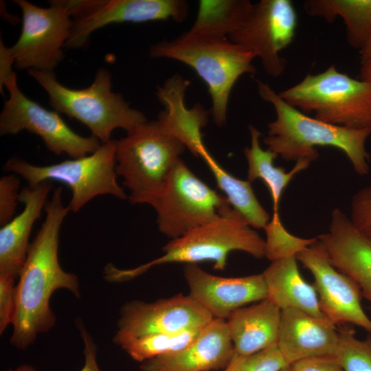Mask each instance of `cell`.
Here are the masks:
<instances>
[{"instance_id": "obj_9", "label": "cell", "mask_w": 371, "mask_h": 371, "mask_svg": "<svg viewBox=\"0 0 371 371\" xmlns=\"http://www.w3.org/2000/svg\"><path fill=\"white\" fill-rule=\"evenodd\" d=\"M153 207L159 231L171 240L215 221L232 207L224 195L197 177L181 159Z\"/></svg>"}, {"instance_id": "obj_21", "label": "cell", "mask_w": 371, "mask_h": 371, "mask_svg": "<svg viewBox=\"0 0 371 371\" xmlns=\"http://www.w3.org/2000/svg\"><path fill=\"white\" fill-rule=\"evenodd\" d=\"M189 85V80L175 75L157 87V96L165 106L157 120L169 135L180 141L194 156L200 157L207 150L201 129L208 122L209 112L199 103L192 108L186 106L185 95Z\"/></svg>"}, {"instance_id": "obj_27", "label": "cell", "mask_w": 371, "mask_h": 371, "mask_svg": "<svg viewBox=\"0 0 371 371\" xmlns=\"http://www.w3.org/2000/svg\"><path fill=\"white\" fill-rule=\"evenodd\" d=\"M248 0H201L190 32L229 38L244 23L253 8Z\"/></svg>"}, {"instance_id": "obj_31", "label": "cell", "mask_w": 371, "mask_h": 371, "mask_svg": "<svg viewBox=\"0 0 371 371\" xmlns=\"http://www.w3.org/2000/svg\"><path fill=\"white\" fill-rule=\"evenodd\" d=\"M230 363L232 371H281L289 366L277 344L245 357L234 354Z\"/></svg>"}, {"instance_id": "obj_17", "label": "cell", "mask_w": 371, "mask_h": 371, "mask_svg": "<svg viewBox=\"0 0 371 371\" xmlns=\"http://www.w3.org/2000/svg\"><path fill=\"white\" fill-rule=\"evenodd\" d=\"M331 265L359 286L371 310V238L335 208L328 232L317 237Z\"/></svg>"}, {"instance_id": "obj_3", "label": "cell", "mask_w": 371, "mask_h": 371, "mask_svg": "<svg viewBox=\"0 0 371 371\" xmlns=\"http://www.w3.org/2000/svg\"><path fill=\"white\" fill-rule=\"evenodd\" d=\"M265 241L247 220L232 207L220 217L196 227L164 246V254L147 263L131 269H120L107 264L104 278L110 282L131 280L155 266L166 263H214L216 270H224L229 254L241 251L256 258L265 256Z\"/></svg>"}, {"instance_id": "obj_6", "label": "cell", "mask_w": 371, "mask_h": 371, "mask_svg": "<svg viewBox=\"0 0 371 371\" xmlns=\"http://www.w3.org/2000/svg\"><path fill=\"white\" fill-rule=\"evenodd\" d=\"M185 146L158 120L146 122L116 140V167L132 204L153 206Z\"/></svg>"}, {"instance_id": "obj_40", "label": "cell", "mask_w": 371, "mask_h": 371, "mask_svg": "<svg viewBox=\"0 0 371 371\" xmlns=\"http://www.w3.org/2000/svg\"><path fill=\"white\" fill-rule=\"evenodd\" d=\"M7 371H38V370L31 365L23 364L16 367L14 369H10V370H8Z\"/></svg>"}, {"instance_id": "obj_33", "label": "cell", "mask_w": 371, "mask_h": 371, "mask_svg": "<svg viewBox=\"0 0 371 371\" xmlns=\"http://www.w3.org/2000/svg\"><path fill=\"white\" fill-rule=\"evenodd\" d=\"M350 218L360 232L371 238V186L360 189L352 196Z\"/></svg>"}, {"instance_id": "obj_28", "label": "cell", "mask_w": 371, "mask_h": 371, "mask_svg": "<svg viewBox=\"0 0 371 371\" xmlns=\"http://www.w3.org/2000/svg\"><path fill=\"white\" fill-rule=\"evenodd\" d=\"M203 327L179 333L144 335L125 342L120 346L132 359L142 363L184 348L196 338Z\"/></svg>"}, {"instance_id": "obj_25", "label": "cell", "mask_w": 371, "mask_h": 371, "mask_svg": "<svg viewBox=\"0 0 371 371\" xmlns=\"http://www.w3.org/2000/svg\"><path fill=\"white\" fill-rule=\"evenodd\" d=\"M306 13L332 23L344 20L349 45L361 50L371 38V0H308L304 3Z\"/></svg>"}, {"instance_id": "obj_41", "label": "cell", "mask_w": 371, "mask_h": 371, "mask_svg": "<svg viewBox=\"0 0 371 371\" xmlns=\"http://www.w3.org/2000/svg\"><path fill=\"white\" fill-rule=\"evenodd\" d=\"M223 371H232V365L229 363V366Z\"/></svg>"}, {"instance_id": "obj_11", "label": "cell", "mask_w": 371, "mask_h": 371, "mask_svg": "<svg viewBox=\"0 0 371 371\" xmlns=\"http://www.w3.org/2000/svg\"><path fill=\"white\" fill-rule=\"evenodd\" d=\"M4 86L10 96L0 114L1 135L27 131L38 135L52 153H65L72 159L91 154L101 146L95 137H84L74 131L57 111H49L24 95L14 71Z\"/></svg>"}, {"instance_id": "obj_19", "label": "cell", "mask_w": 371, "mask_h": 371, "mask_svg": "<svg viewBox=\"0 0 371 371\" xmlns=\"http://www.w3.org/2000/svg\"><path fill=\"white\" fill-rule=\"evenodd\" d=\"M339 344V330L327 318L293 308L282 310L277 345L289 365L309 357H335Z\"/></svg>"}, {"instance_id": "obj_32", "label": "cell", "mask_w": 371, "mask_h": 371, "mask_svg": "<svg viewBox=\"0 0 371 371\" xmlns=\"http://www.w3.org/2000/svg\"><path fill=\"white\" fill-rule=\"evenodd\" d=\"M20 179L15 174L0 179V225H5L15 216L19 202Z\"/></svg>"}, {"instance_id": "obj_29", "label": "cell", "mask_w": 371, "mask_h": 371, "mask_svg": "<svg viewBox=\"0 0 371 371\" xmlns=\"http://www.w3.org/2000/svg\"><path fill=\"white\" fill-rule=\"evenodd\" d=\"M264 229L266 233L265 256L271 262L295 256L317 240V238L304 239L293 236L282 225L280 215H273Z\"/></svg>"}, {"instance_id": "obj_16", "label": "cell", "mask_w": 371, "mask_h": 371, "mask_svg": "<svg viewBox=\"0 0 371 371\" xmlns=\"http://www.w3.org/2000/svg\"><path fill=\"white\" fill-rule=\"evenodd\" d=\"M183 275L189 295L214 318L226 320L236 310L267 298L262 273L238 278L212 275L197 264H186Z\"/></svg>"}, {"instance_id": "obj_14", "label": "cell", "mask_w": 371, "mask_h": 371, "mask_svg": "<svg viewBox=\"0 0 371 371\" xmlns=\"http://www.w3.org/2000/svg\"><path fill=\"white\" fill-rule=\"evenodd\" d=\"M213 319L190 295L179 293L153 302L133 300L120 309L113 341L121 346L144 335L192 330Z\"/></svg>"}, {"instance_id": "obj_15", "label": "cell", "mask_w": 371, "mask_h": 371, "mask_svg": "<svg viewBox=\"0 0 371 371\" xmlns=\"http://www.w3.org/2000/svg\"><path fill=\"white\" fill-rule=\"evenodd\" d=\"M295 258L314 277L313 286L324 316L335 326L354 324L371 334V319L361 304L360 288L331 265L317 239Z\"/></svg>"}, {"instance_id": "obj_37", "label": "cell", "mask_w": 371, "mask_h": 371, "mask_svg": "<svg viewBox=\"0 0 371 371\" xmlns=\"http://www.w3.org/2000/svg\"><path fill=\"white\" fill-rule=\"evenodd\" d=\"M1 75L0 84L1 91H2L3 85L9 80L13 71L11 70V65L14 63V58L10 53V48L5 47L2 41H1Z\"/></svg>"}, {"instance_id": "obj_7", "label": "cell", "mask_w": 371, "mask_h": 371, "mask_svg": "<svg viewBox=\"0 0 371 371\" xmlns=\"http://www.w3.org/2000/svg\"><path fill=\"white\" fill-rule=\"evenodd\" d=\"M300 111L313 112L324 122L371 131V82L339 72L333 64L324 71L307 74L278 93Z\"/></svg>"}, {"instance_id": "obj_18", "label": "cell", "mask_w": 371, "mask_h": 371, "mask_svg": "<svg viewBox=\"0 0 371 371\" xmlns=\"http://www.w3.org/2000/svg\"><path fill=\"white\" fill-rule=\"evenodd\" d=\"M234 354L226 321L214 318L184 348L142 363V371L225 370Z\"/></svg>"}, {"instance_id": "obj_20", "label": "cell", "mask_w": 371, "mask_h": 371, "mask_svg": "<svg viewBox=\"0 0 371 371\" xmlns=\"http://www.w3.org/2000/svg\"><path fill=\"white\" fill-rule=\"evenodd\" d=\"M52 188V181H45L20 192L22 212L0 229V275L19 278L30 247L33 225L41 216Z\"/></svg>"}, {"instance_id": "obj_36", "label": "cell", "mask_w": 371, "mask_h": 371, "mask_svg": "<svg viewBox=\"0 0 371 371\" xmlns=\"http://www.w3.org/2000/svg\"><path fill=\"white\" fill-rule=\"evenodd\" d=\"M84 344L85 363L80 371H100L97 362V346L80 319L76 321Z\"/></svg>"}, {"instance_id": "obj_8", "label": "cell", "mask_w": 371, "mask_h": 371, "mask_svg": "<svg viewBox=\"0 0 371 371\" xmlns=\"http://www.w3.org/2000/svg\"><path fill=\"white\" fill-rule=\"evenodd\" d=\"M115 153L116 140L111 139L91 154L51 165L37 166L19 157H12L6 161L3 170L21 176L30 188L45 181L64 183L71 191L68 207L70 211L77 212L98 196L127 198L117 181Z\"/></svg>"}, {"instance_id": "obj_38", "label": "cell", "mask_w": 371, "mask_h": 371, "mask_svg": "<svg viewBox=\"0 0 371 371\" xmlns=\"http://www.w3.org/2000/svg\"><path fill=\"white\" fill-rule=\"evenodd\" d=\"M359 54L361 65L371 62V38L366 46L359 51Z\"/></svg>"}, {"instance_id": "obj_10", "label": "cell", "mask_w": 371, "mask_h": 371, "mask_svg": "<svg viewBox=\"0 0 371 371\" xmlns=\"http://www.w3.org/2000/svg\"><path fill=\"white\" fill-rule=\"evenodd\" d=\"M49 2V7L42 8L26 0L14 1L22 10V28L10 51L19 69L54 72L64 58L72 17L63 0Z\"/></svg>"}, {"instance_id": "obj_24", "label": "cell", "mask_w": 371, "mask_h": 371, "mask_svg": "<svg viewBox=\"0 0 371 371\" xmlns=\"http://www.w3.org/2000/svg\"><path fill=\"white\" fill-rule=\"evenodd\" d=\"M251 143L244 149L248 163L247 180L252 182L261 179L267 187L272 199L273 215H279V205L282 194L293 177L306 170L311 164L305 161H297L289 172L282 167L275 166L273 161L278 155L260 145V132L254 126H249Z\"/></svg>"}, {"instance_id": "obj_13", "label": "cell", "mask_w": 371, "mask_h": 371, "mask_svg": "<svg viewBox=\"0 0 371 371\" xmlns=\"http://www.w3.org/2000/svg\"><path fill=\"white\" fill-rule=\"evenodd\" d=\"M297 24L290 0H261L254 4L244 23L229 38L259 58L267 75L278 77L286 67L280 53L292 43Z\"/></svg>"}, {"instance_id": "obj_26", "label": "cell", "mask_w": 371, "mask_h": 371, "mask_svg": "<svg viewBox=\"0 0 371 371\" xmlns=\"http://www.w3.org/2000/svg\"><path fill=\"white\" fill-rule=\"evenodd\" d=\"M212 172L218 187L230 205L256 229H264L271 220L270 215L258 200L251 182L239 179L224 168L205 150L200 157Z\"/></svg>"}, {"instance_id": "obj_34", "label": "cell", "mask_w": 371, "mask_h": 371, "mask_svg": "<svg viewBox=\"0 0 371 371\" xmlns=\"http://www.w3.org/2000/svg\"><path fill=\"white\" fill-rule=\"evenodd\" d=\"M14 277L0 275V334L12 324L16 308V286Z\"/></svg>"}, {"instance_id": "obj_4", "label": "cell", "mask_w": 371, "mask_h": 371, "mask_svg": "<svg viewBox=\"0 0 371 371\" xmlns=\"http://www.w3.org/2000/svg\"><path fill=\"white\" fill-rule=\"evenodd\" d=\"M152 58L172 59L192 68L207 86L211 114L218 126L225 124L230 94L244 74H254L256 56L229 38L194 34L187 31L172 41L150 47Z\"/></svg>"}, {"instance_id": "obj_12", "label": "cell", "mask_w": 371, "mask_h": 371, "mask_svg": "<svg viewBox=\"0 0 371 371\" xmlns=\"http://www.w3.org/2000/svg\"><path fill=\"white\" fill-rule=\"evenodd\" d=\"M73 20L67 48L85 46L91 34L112 23L172 20L182 22L188 5L183 0H63Z\"/></svg>"}, {"instance_id": "obj_30", "label": "cell", "mask_w": 371, "mask_h": 371, "mask_svg": "<svg viewBox=\"0 0 371 371\" xmlns=\"http://www.w3.org/2000/svg\"><path fill=\"white\" fill-rule=\"evenodd\" d=\"M339 344L335 358L344 371H371V334L364 339L348 327L339 330Z\"/></svg>"}, {"instance_id": "obj_1", "label": "cell", "mask_w": 371, "mask_h": 371, "mask_svg": "<svg viewBox=\"0 0 371 371\" xmlns=\"http://www.w3.org/2000/svg\"><path fill=\"white\" fill-rule=\"evenodd\" d=\"M46 215L30 245L16 286V308L10 344L24 350L37 336L55 324L50 297L65 289L80 297L78 276L63 270L58 260L59 237L63 223L70 212L63 205L62 188H56L44 208Z\"/></svg>"}, {"instance_id": "obj_22", "label": "cell", "mask_w": 371, "mask_h": 371, "mask_svg": "<svg viewBox=\"0 0 371 371\" xmlns=\"http://www.w3.org/2000/svg\"><path fill=\"white\" fill-rule=\"evenodd\" d=\"M281 311L267 298L234 311L225 321L234 354L245 357L276 345Z\"/></svg>"}, {"instance_id": "obj_23", "label": "cell", "mask_w": 371, "mask_h": 371, "mask_svg": "<svg viewBox=\"0 0 371 371\" xmlns=\"http://www.w3.org/2000/svg\"><path fill=\"white\" fill-rule=\"evenodd\" d=\"M262 274L267 299L281 311L293 308L316 317L326 318L320 309L314 286L302 277L295 256L271 262Z\"/></svg>"}, {"instance_id": "obj_2", "label": "cell", "mask_w": 371, "mask_h": 371, "mask_svg": "<svg viewBox=\"0 0 371 371\" xmlns=\"http://www.w3.org/2000/svg\"><path fill=\"white\" fill-rule=\"evenodd\" d=\"M260 98L270 103L276 117L268 124L263 142L267 149L286 161H305L310 164L319 157L316 146L341 150L359 175H368L369 154L366 142L371 131L330 124L308 116L285 102L267 83L257 80Z\"/></svg>"}, {"instance_id": "obj_42", "label": "cell", "mask_w": 371, "mask_h": 371, "mask_svg": "<svg viewBox=\"0 0 371 371\" xmlns=\"http://www.w3.org/2000/svg\"><path fill=\"white\" fill-rule=\"evenodd\" d=\"M281 371H291L290 366H287L284 368H283Z\"/></svg>"}, {"instance_id": "obj_35", "label": "cell", "mask_w": 371, "mask_h": 371, "mask_svg": "<svg viewBox=\"0 0 371 371\" xmlns=\"http://www.w3.org/2000/svg\"><path fill=\"white\" fill-rule=\"evenodd\" d=\"M290 366L291 371H344L334 357H313L297 361Z\"/></svg>"}, {"instance_id": "obj_5", "label": "cell", "mask_w": 371, "mask_h": 371, "mask_svg": "<svg viewBox=\"0 0 371 371\" xmlns=\"http://www.w3.org/2000/svg\"><path fill=\"white\" fill-rule=\"evenodd\" d=\"M28 74L47 92L56 111L82 122L102 144L111 139L116 128L128 132L147 122L142 112L131 107L121 94L112 91L111 74L106 68H100L92 84L81 89L60 84L54 72L31 69Z\"/></svg>"}, {"instance_id": "obj_39", "label": "cell", "mask_w": 371, "mask_h": 371, "mask_svg": "<svg viewBox=\"0 0 371 371\" xmlns=\"http://www.w3.org/2000/svg\"><path fill=\"white\" fill-rule=\"evenodd\" d=\"M360 79L371 82V62L361 65L360 69Z\"/></svg>"}]
</instances>
